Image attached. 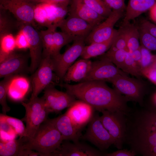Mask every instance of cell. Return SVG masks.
Masks as SVG:
<instances>
[{
	"label": "cell",
	"mask_w": 156,
	"mask_h": 156,
	"mask_svg": "<svg viewBox=\"0 0 156 156\" xmlns=\"http://www.w3.org/2000/svg\"><path fill=\"white\" fill-rule=\"evenodd\" d=\"M130 108L125 114L124 144L136 155L156 156V127L147 107Z\"/></svg>",
	"instance_id": "cell-1"
},
{
	"label": "cell",
	"mask_w": 156,
	"mask_h": 156,
	"mask_svg": "<svg viewBox=\"0 0 156 156\" xmlns=\"http://www.w3.org/2000/svg\"><path fill=\"white\" fill-rule=\"evenodd\" d=\"M58 85L76 98L91 105L95 111L101 112L107 110L126 113L130 108L127 105L128 101L125 97L115 89L109 87L104 81H91L74 85L67 83Z\"/></svg>",
	"instance_id": "cell-2"
},
{
	"label": "cell",
	"mask_w": 156,
	"mask_h": 156,
	"mask_svg": "<svg viewBox=\"0 0 156 156\" xmlns=\"http://www.w3.org/2000/svg\"><path fill=\"white\" fill-rule=\"evenodd\" d=\"M63 141L60 133L48 119L41 125L32 138L24 141L23 149L35 151L43 156H51Z\"/></svg>",
	"instance_id": "cell-3"
},
{
	"label": "cell",
	"mask_w": 156,
	"mask_h": 156,
	"mask_svg": "<svg viewBox=\"0 0 156 156\" xmlns=\"http://www.w3.org/2000/svg\"><path fill=\"white\" fill-rule=\"evenodd\" d=\"M25 108V114L22 119L26 124L27 136L25 141L32 138L41 125L48 118L50 112L47 109L44 99L38 97L29 100L27 103L22 102Z\"/></svg>",
	"instance_id": "cell-4"
},
{
	"label": "cell",
	"mask_w": 156,
	"mask_h": 156,
	"mask_svg": "<svg viewBox=\"0 0 156 156\" xmlns=\"http://www.w3.org/2000/svg\"><path fill=\"white\" fill-rule=\"evenodd\" d=\"M100 119L103 126L114 138V145L121 149L124 144L126 129V113L121 111L111 112L107 110L101 112Z\"/></svg>",
	"instance_id": "cell-5"
},
{
	"label": "cell",
	"mask_w": 156,
	"mask_h": 156,
	"mask_svg": "<svg viewBox=\"0 0 156 156\" xmlns=\"http://www.w3.org/2000/svg\"><path fill=\"white\" fill-rule=\"evenodd\" d=\"M106 81L112 83L115 89L128 101L137 102L141 106H144L145 92L143 86L138 80L129 78L126 75L119 74Z\"/></svg>",
	"instance_id": "cell-6"
},
{
	"label": "cell",
	"mask_w": 156,
	"mask_h": 156,
	"mask_svg": "<svg viewBox=\"0 0 156 156\" xmlns=\"http://www.w3.org/2000/svg\"><path fill=\"white\" fill-rule=\"evenodd\" d=\"M88 125L86 133L81 138L91 143L101 151L114 145V140L103 126L98 114H94Z\"/></svg>",
	"instance_id": "cell-7"
},
{
	"label": "cell",
	"mask_w": 156,
	"mask_h": 156,
	"mask_svg": "<svg viewBox=\"0 0 156 156\" xmlns=\"http://www.w3.org/2000/svg\"><path fill=\"white\" fill-rule=\"evenodd\" d=\"M85 38H78L63 54L51 58L54 71L59 80H63L69 68L79 56L85 45Z\"/></svg>",
	"instance_id": "cell-8"
},
{
	"label": "cell",
	"mask_w": 156,
	"mask_h": 156,
	"mask_svg": "<svg viewBox=\"0 0 156 156\" xmlns=\"http://www.w3.org/2000/svg\"><path fill=\"white\" fill-rule=\"evenodd\" d=\"M53 72V66L51 57H42L39 66L32 77V91L29 100L38 97L40 92L49 86L55 85V83L53 82L54 78H59L56 76H54Z\"/></svg>",
	"instance_id": "cell-9"
},
{
	"label": "cell",
	"mask_w": 156,
	"mask_h": 156,
	"mask_svg": "<svg viewBox=\"0 0 156 156\" xmlns=\"http://www.w3.org/2000/svg\"><path fill=\"white\" fill-rule=\"evenodd\" d=\"M18 28L25 35L28 42L31 63L29 72L34 73L39 66L42 58L43 45L39 32L30 24L18 22Z\"/></svg>",
	"instance_id": "cell-10"
},
{
	"label": "cell",
	"mask_w": 156,
	"mask_h": 156,
	"mask_svg": "<svg viewBox=\"0 0 156 156\" xmlns=\"http://www.w3.org/2000/svg\"><path fill=\"white\" fill-rule=\"evenodd\" d=\"M0 6L12 13L20 23L30 24L35 28L34 12L37 4L30 0H5Z\"/></svg>",
	"instance_id": "cell-11"
},
{
	"label": "cell",
	"mask_w": 156,
	"mask_h": 156,
	"mask_svg": "<svg viewBox=\"0 0 156 156\" xmlns=\"http://www.w3.org/2000/svg\"><path fill=\"white\" fill-rule=\"evenodd\" d=\"M123 11L112 10L105 20L94 27L85 38L88 45L106 41L112 36L115 29L114 26L122 16Z\"/></svg>",
	"instance_id": "cell-12"
},
{
	"label": "cell",
	"mask_w": 156,
	"mask_h": 156,
	"mask_svg": "<svg viewBox=\"0 0 156 156\" xmlns=\"http://www.w3.org/2000/svg\"><path fill=\"white\" fill-rule=\"evenodd\" d=\"M50 85L44 90L43 96L45 106L50 113H59L69 107L76 101V98L67 92L60 91Z\"/></svg>",
	"instance_id": "cell-13"
},
{
	"label": "cell",
	"mask_w": 156,
	"mask_h": 156,
	"mask_svg": "<svg viewBox=\"0 0 156 156\" xmlns=\"http://www.w3.org/2000/svg\"><path fill=\"white\" fill-rule=\"evenodd\" d=\"M119 74L126 75L109 60L102 57L100 60L92 62L89 72L81 82L95 80L106 81Z\"/></svg>",
	"instance_id": "cell-14"
},
{
	"label": "cell",
	"mask_w": 156,
	"mask_h": 156,
	"mask_svg": "<svg viewBox=\"0 0 156 156\" xmlns=\"http://www.w3.org/2000/svg\"><path fill=\"white\" fill-rule=\"evenodd\" d=\"M95 111L94 108L86 102L76 100L68 107L66 114L73 125L79 132L92 120Z\"/></svg>",
	"instance_id": "cell-15"
},
{
	"label": "cell",
	"mask_w": 156,
	"mask_h": 156,
	"mask_svg": "<svg viewBox=\"0 0 156 156\" xmlns=\"http://www.w3.org/2000/svg\"><path fill=\"white\" fill-rule=\"evenodd\" d=\"M58 27L74 40L78 38H85L94 27L81 18L69 15L59 23Z\"/></svg>",
	"instance_id": "cell-16"
},
{
	"label": "cell",
	"mask_w": 156,
	"mask_h": 156,
	"mask_svg": "<svg viewBox=\"0 0 156 156\" xmlns=\"http://www.w3.org/2000/svg\"><path fill=\"white\" fill-rule=\"evenodd\" d=\"M101 151L79 142L71 143L63 140L61 145L51 154V156H102Z\"/></svg>",
	"instance_id": "cell-17"
},
{
	"label": "cell",
	"mask_w": 156,
	"mask_h": 156,
	"mask_svg": "<svg viewBox=\"0 0 156 156\" xmlns=\"http://www.w3.org/2000/svg\"><path fill=\"white\" fill-rule=\"evenodd\" d=\"M27 56L14 51L0 64V77L16 75L27 69Z\"/></svg>",
	"instance_id": "cell-18"
},
{
	"label": "cell",
	"mask_w": 156,
	"mask_h": 156,
	"mask_svg": "<svg viewBox=\"0 0 156 156\" xmlns=\"http://www.w3.org/2000/svg\"><path fill=\"white\" fill-rule=\"evenodd\" d=\"M48 120L60 133L63 140L79 142L82 136L81 133L76 129L66 113Z\"/></svg>",
	"instance_id": "cell-19"
},
{
	"label": "cell",
	"mask_w": 156,
	"mask_h": 156,
	"mask_svg": "<svg viewBox=\"0 0 156 156\" xmlns=\"http://www.w3.org/2000/svg\"><path fill=\"white\" fill-rule=\"evenodd\" d=\"M69 15L81 18L95 27L105 18L88 6L83 0H72Z\"/></svg>",
	"instance_id": "cell-20"
},
{
	"label": "cell",
	"mask_w": 156,
	"mask_h": 156,
	"mask_svg": "<svg viewBox=\"0 0 156 156\" xmlns=\"http://www.w3.org/2000/svg\"><path fill=\"white\" fill-rule=\"evenodd\" d=\"M92 62L89 59L82 58L77 61L69 68L63 80L66 83L81 82L89 72Z\"/></svg>",
	"instance_id": "cell-21"
},
{
	"label": "cell",
	"mask_w": 156,
	"mask_h": 156,
	"mask_svg": "<svg viewBox=\"0 0 156 156\" xmlns=\"http://www.w3.org/2000/svg\"><path fill=\"white\" fill-rule=\"evenodd\" d=\"M156 3V0H129L123 25L129 23L131 21L150 10Z\"/></svg>",
	"instance_id": "cell-22"
},
{
	"label": "cell",
	"mask_w": 156,
	"mask_h": 156,
	"mask_svg": "<svg viewBox=\"0 0 156 156\" xmlns=\"http://www.w3.org/2000/svg\"><path fill=\"white\" fill-rule=\"evenodd\" d=\"M42 4L46 12L47 21L46 27L55 29L64 19L68 12V5H52Z\"/></svg>",
	"instance_id": "cell-23"
},
{
	"label": "cell",
	"mask_w": 156,
	"mask_h": 156,
	"mask_svg": "<svg viewBox=\"0 0 156 156\" xmlns=\"http://www.w3.org/2000/svg\"><path fill=\"white\" fill-rule=\"evenodd\" d=\"M29 88V81L27 78L16 75L10 83L8 95L14 101H21L26 95Z\"/></svg>",
	"instance_id": "cell-24"
},
{
	"label": "cell",
	"mask_w": 156,
	"mask_h": 156,
	"mask_svg": "<svg viewBox=\"0 0 156 156\" xmlns=\"http://www.w3.org/2000/svg\"><path fill=\"white\" fill-rule=\"evenodd\" d=\"M117 32L118 30L115 29L112 36L106 41L85 46L81 57L82 59H89L104 54L110 47Z\"/></svg>",
	"instance_id": "cell-25"
},
{
	"label": "cell",
	"mask_w": 156,
	"mask_h": 156,
	"mask_svg": "<svg viewBox=\"0 0 156 156\" xmlns=\"http://www.w3.org/2000/svg\"><path fill=\"white\" fill-rule=\"evenodd\" d=\"M24 141L23 137L6 142L0 141V156H19Z\"/></svg>",
	"instance_id": "cell-26"
},
{
	"label": "cell",
	"mask_w": 156,
	"mask_h": 156,
	"mask_svg": "<svg viewBox=\"0 0 156 156\" xmlns=\"http://www.w3.org/2000/svg\"><path fill=\"white\" fill-rule=\"evenodd\" d=\"M7 10L0 6V38L12 34L16 27H18V22H15L9 14Z\"/></svg>",
	"instance_id": "cell-27"
},
{
	"label": "cell",
	"mask_w": 156,
	"mask_h": 156,
	"mask_svg": "<svg viewBox=\"0 0 156 156\" xmlns=\"http://www.w3.org/2000/svg\"><path fill=\"white\" fill-rule=\"evenodd\" d=\"M56 29L48 28L39 32L43 45L42 57L49 56L51 58L54 55V44L53 32Z\"/></svg>",
	"instance_id": "cell-28"
},
{
	"label": "cell",
	"mask_w": 156,
	"mask_h": 156,
	"mask_svg": "<svg viewBox=\"0 0 156 156\" xmlns=\"http://www.w3.org/2000/svg\"><path fill=\"white\" fill-rule=\"evenodd\" d=\"M125 25L126 27L127 48L129 52H132L140 47L139 28L129 23Z\"/></svg>",
	"instance_id": "cell-29"
},
{
	"label": "cell",
	"mask_w": 156,
	"mask_h": 156,
	"mask_svg": "<svg viewBox=\"0 0 156 156\" xmlns=\"http://www.w3.org/2000/svg\"><path fill=\"white\" fill-rule=\"evenodd\" d=\"M0 63L4 60L16 48L15 38L12 34L0 38Z\"/></svg>",
	"instance_id": "cell-30"
},
{
	"label": "cell",
	"mask_w": 156,
	"mask_h": 156,
	"mask_svg": "<svg viewBox=\"0 0 156 156\" xmlns=\"http://www.w3.org/2000/svg\"><path fill=\"white\" fill-rule=\"evenodd\" d=\"M122 49L128 51L127 45L126 27L124 25L118 30L114 40L107 52L111 53Z\"/></svg>",
	"instance_id": "cell-31"
},
{
	"label": "cell",
	"mask_w": 156,
	"mask_h": 156,
	"mask_svg": "<svg viewBox=\"0 0 156 156\" xmlns=\"http://www.w3.org/2000/svg\"><path fill=\"white\" fill-rule=\"evenodd\" d=\"M0 118L4 120L12 127L20 138L27 137L26 127L22 120L3 114H0Z\"/></svg>",
	"instance_id": "cell-32"
},
{
	"label": "cell",
	"mask_w": 156,
	"mask_h": 156,
	"mask_svg": "<svg viewBox=\"0 0 156 156\" xmlns=\"http://www.w3.org/2000/svg\"><path fill=\"white\" fill-rule=\"evenodd\" d=\"M53 37L54 53L53 57L51 58L60 54V50L63 46L74 41V39L72 37L62 31L59 32L54 31Z\"/></svg>",
	"instance_id": "cell-33"
},
{
	"label": "cell",
	"mask_w": 156,
	"mask_h": 156,
	"mask_svg": "<svg viewBox=\"0 0 156 156\" xmlns=\"http://www.w3.org/2000/svg\"><path fill=\"white\" fill-rule=\"evenodd\" d=\"M15 75H12L5 77L0 83V103L4 114H6L10 109L7 103L6 97L10 83Z\"/></svg>",
	"instance_id": "cell-34"
},
{
	"label": "cell",
	"mask_w": 156,
	"mask_h": 156,
	"mask_svg": "<svg viewBox=\"0 0 156 156\" xmlns=\"http://www.w3.org/2000/svg\"><path fill=\"white\" fill-rule=\"evenodd\" d=\"M90 8L99 15L107 18L112 11L103 0H83Z\"/></svg>",
	"instance_id": "cell-35"
},
{
	"label": "cell",
	"mask_w": 156,
	"mask_h": 156,
	"mask_svg": "<svg viewBox=\"0 0 156 156\" xmlns=\"http://www.w3.org/2000/svg\"><path fill=\"white\" fill-rule=\"evenodd\" d=\"M125 73L139 77L142 76L141 70L133 58L131 53L128 51L122 69Z\"/></svg>",
	"instance_id": "cell-36"
},
{
	"label": "cell",
	"mask_w": 156,
	"mask_h": 156,
	"mask_svg": "<svg viewBox=\"0 0 156 156\" xmlns=\"http://www.w3.org/2000/svg\"><path fill=\"white\" fill-rule=\"evenodd\" d=\"M139 29L141 45L151 51H156V38L140 27Z\"/></svg>",
	"instance_id": "cell-37"
},
{
	"label": "cell",
	"mask_w": 156,
	"mask_h": 156,
	"mask_svg": "<svg viewBox=\"0 0 156 156\" xmlns=\"http://www.w3.org/2000/svg\"><path fill=\"white\" fill-rule=\"evenodd\" d=\"M128 51L126 50L122 49L111 53L107 52L102 57L107 58L118 68L122 69Z\"/></svg>",
	"instance_id": "cell-38"
},
{
	"label": "cell",
	"mask_w": 156,
	"mask_h": 156,
	"mask_svg": "<svg viewBox=\"0 0 156 156\" xmlns=\"http://www.w3.org/2000/svg\"><path fill=\"white\" fill-rule=\"evenodd\" d=\"M0 141L6 142L15 139L17 135L12 127L0 118Z\"/></svg>",
	"instance_id": "cell-39"
},
{
	"label": "cell",
	"mask_w": 156,
	"mask_h": 156,
	"mask_svg": "<svg viewBox=\"0 0 156 156\" xmlns=\"http://www.w3.org/2000/svg\"><path fill=\"white\" fill-rule=\"evenodd\" d=\"M34 19L38 24L46 27L47 14L42 4H37L34 10Z\"/></svg>",
	"instance_id": "cell-40"
},
{
	"label": "cell",
	"mask_w": 156,
	"mask_h": 156,
	"mask_svg": "<svg viewBox=\"0 0 156 156\" xmlns=\"http://www.w3.org/2000/svg\"><path fill=\"white\" fill-rule=\"evenodd\" d=\"M140 49L141 53V72L142 69L151 65L153 61L154 55L151 53L150 51L142 45H140Z\"/></svg>",
	"instance_id": "cell-41"
},
{
	"label": "cell",
	"mask_w": 156,
	"mask_h": 156,
	"mask_svg": "<svg viewBox=\"0 0 156 156\" xmlns=\"http://www.w3.org/2000/svg\"><path fill=\"white\" fill-rule=\"evenodd\" d=\"M15 40L16 48L20 49L29 48V45L26 36L21 30H20Z\"/></svg>",
	"instance_id": "cell-42"
},
{
	"label": "cell",
	"mask_w": 156,
	"mask_h": 156,
	"mask_svg": "<svg viewBox=\"0 0 156 156\" xmlns=\"http://www.w3.org/2000/svg\"><path fill=\"white\" fill-rule=\"evenodd\" d=\"M112 10L124 11L125 8V0H103Z\"/></svg>",
	"instance_id": "cell-43"
},
{
	"label": "cell",
	"mask_w": 156,
	"mask_h": 156,
	"mask_svg": "<svg viewBox=\"0 0 156 156\" xmlns=\"http://www.w3.org/2000/svg\"><path fill=\"white\" fill-rule=\"evenodd\" d=\"M142 76L147 78L153 83L156 85V68L151 65L141 70Z\"/></svg>",
	"instance_id": "cell-44"
},
{
	"label": "cell",
	"mask_w": 156,
	"mask_h": 156,
	"mask_svg": "<svg viewBox=\"0 0 156 156\" xmlns=\"http://www.w3.org/2000/svg\"><path fill=\"white\" fill-rule=\"evenodd\" d=\"M140 27L156 38V25L144 20L142 21Z\"/></svg>",
	"instance_id": "cell-45"
},
{
	"label": "cell",
	"mask_w": 156,
	"mask_h": 156,
	"mask_svg": "<svg viewBox=\"0 0 156 156\" xmlns=\"http://www.w3.org/2000/svg\"><path fill=\"white\" fill-rule=\"evenodd\" d=\"M135 154L129 149H120L119 150L109 153H104V156H134Z\"/></svg>",
	"instance_id": "cell-46"
},
{
	"label": "cell",
	"mask_w": 156,
	"mask_h": 156,
	"mask_svg": "<svg viewBox=\"0 0 156 156\" xmlns=\"http://www.w3.org/2000/svg\"><path fill=\"white\" fill-rule=\"evenodd\" d=\"M31 1L37 4L44 3L57 5L60 4L68 5L70 0H34Z\"/></svg>",
	"instance_id": "cell-47"
},
{
	"label": "cell",
	"mask_w": 156,
	"mask_h": 156,
	"mask_svg": "<svg viewBox=\"0 0 156 156\" xmlns=\"http://www.w3.org/2000/svg\"><path fill=\"white\" fill-rule=\"evenodd\" d=\"M131 53L134 60L141 70V53L140 47L139 49Z\"/></svg>",
	"instance_id": "cell-48"
},
{
	"label": "cell",
	"mask_w": 156,
	"mask_h": 156,
	"mask_svg": "<svg viewBox=\"0 0 156 156\" xmlns=\"http://www.w3.org/2000/svg\"><path fill=\"white\" fill-rule=\"evenodd\" d=\"M149 10L150 17L156 23V3Z\"/></svg>",
	"instance_id": "cell-49"
},
{
	"label": "cell",
	"mask_w": 156,
	"mask_h": 156,
	"mask_svg": "<svg viewBox=\"0 0 156 156\" xmlns=\"http://www.w3.org/2000/svg\"><path fill=\"white\" fill-rule=\"evenodd\" d=\"M148 108L150 110L151 119L156 127V111L152 108Z\"/></svg>",
	"instance_id": "cell-50"
},
{
	"label": "cell",
	"mask_w": 156,
	"mask_h": 156,
	"mask_svg": "<svg viewBox=\"0 0 156 156\" xmlns=\"http://www.w3.org/2000/svg\"><path fill=\"white\" fill-rule=\"evenodd\" d=\"M151 65L156 68V55H154L153 61Z\"/></svg>",
	"instance_id": "cell-51"
},
{
	"label": "cell",
	"mask_w": 156,
	"mask_h": 156,
	"mask_svg": "<svg viewBox=\"0 0 156 156\" xmlns=\"http://www.w3.org/2000/svg\"><path fill=\"white\" fill-rule=\"evenodd\" d=\"M3 0H0V1H1Z\"/></svg>",
	"instance_id": "cell-52"
},
{
	"label": "cell",
	"mask_w": 156,
	"mask_h": 156,
	"mask_svg": "<svg viewBox=\"0 0 156 156\" xmlns=\"http://www.w3.org/2000/svg\"><path fill=\"white\" fill-rule=\"evenodd\" d=\"M31 0V1H32V0Z\"/></svg>",
	"instance_id": "cell-53"
}]
</instances>
